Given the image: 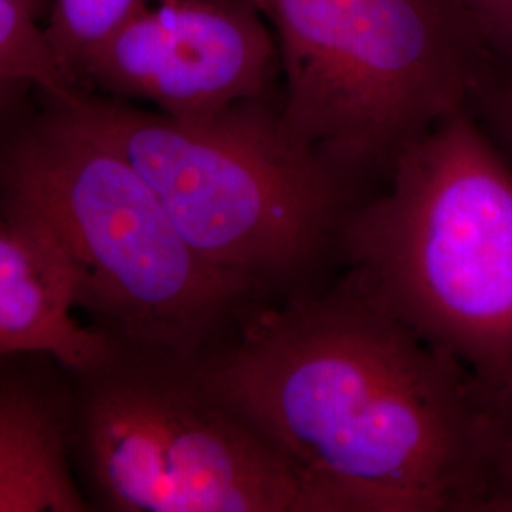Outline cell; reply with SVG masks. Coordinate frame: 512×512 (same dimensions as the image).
<instances>
[{
	"label": "cell",
	"mask_w": 512,
	"mask_h": 512,
	"mask_svg": "<svg viewBox=\"0 0 512 512\" xmlns=\"http://www.w3.org/2000/svg\"><path fill=\"white\" fill-rule=\"evenodd\" d=\"M202 361L321 512H459L473 376L344 275L262 304Z\"/></svg>",
	"instance_id": "cell-1"
},
{
	"label": "cell",
	"mask_w": 512,
	"mask_h": 512,
	"mask_svg": "<svg viewBox=\"0 0 512 512\" xmlns=\"http://www.w3.org/2000/svg\"><path fill=\"white\" fill-rule=\"evenodd\" d=\"M0 217L59 256L78 313L118 340L203 355L266 304L198 256L65 90L0 86Z\"/></svg>",
	"instance_id": "cell-2"
},
{
	"label": "cell",
	"mask_w": 512,
	"mask_h": 512,
	"mask_svg": "<svg viewBox=\"0 0 512 512\" xmlns=\"http://www.w3.org/2000/svg\"><path fill=\"white\" fill-rule=\"evenodd\" d=\"M65 93L78 116L143 175L211 268L264 302L321 285L361 196L294 143L279 93L196 118L80 88Z\"/></svg>",
	"instance_id": "cell-3"
},
{
	"label": "cell",
	"mask_w": 512,
	"mask_h": 512,
	"mask_svg": "<svg viewBox=\"0 0 512 512\" xmlns=\"http://www.w3.org/2000/svg\"><path fill=\"white\" fill-rule=\"evenodd\" d=\"M384 183L344 220V277L476 378L512 374L511 162L461 109Z\"/></svg>",
	"instance_id": "cell-4"
},
{
	"label": "cell",
	"mask_w": 512,
	"mask_h": 512,
	"mask_svg": "<svg viewBox=\"0 0 512 512\" xmlns=\"http://www.w3.org/2000/svg\"><path fill=\"white\" fill-rule=\"evenodd\" d=\"M69 370L74 473L93 512H321L202 355L105 334Z\"/></svg>",
	"instance_id": "cell-5"
},
{
	"label": "cell",
	"mask_w": 512,
	"mask_h": 512,
	"mask_svg": "<svg viewBox=\"0 0 512 512\" xmlns=\"http://www.w3.org/2000/svg\"><path fill=\"white\" fill-rule=\"evenodd\" d=\"M266 18L283 126L357 192L469 109L492 63L452 0H270Z\"/></svg>",
	"instance_id": "cell-6"
},
{
	"label": "cell",
	"mask_w": 512,
	"mask_h": 512,
	"mask_svg": "<svg viewBox=\"0 0 512 512\" xmlns=\"http://www.w3.org/2000/svg\"><path fill=\"white\" fill-rule=\"evenodd\" d=\"M270 19L249 0H137L78 88L177 118L279 93Z\"/></svg>",
	"instance_id": "cell-7"
},
{
	"label": "cell",
	"mask_w": 512,
	"mask_h": 512,
	"mask_svg": "<svg viewBox=\"0 0 512 512\" xmlns=\"http://www.w3.org/2000/svg\"><path fill=\"white\" fill-rule=\"evenodd\" d=\"M0 512H93L73 463V380L46 353L0 359Z\"/></svg>",
	"instance_id": "cell-8"
},
{
	"label": "cell",
	"mask_w": 512,
	"mask_h": 512,
	"mask_svg": "<svg viewBox=\"0 0 512 512\" xmlns=\"http://www.w3.org/2000/svg\"><path fill=\"white\" fill-rule=\"evenodd\" d=\"M78 315L59 256L33 232L0 217V359L46 353L69 368L86 363L105 334Z\"/></svg>",
	"instance_id": "cell-9"
},
{
	"label": "cell",
	"mask_w": 512,
	"mask_h": 512,
	"mask_svg": "<svg viewBox=\"0 0 512 512\" xmlns=\"http://www.w3.org/2000/svg\"><path fill=\"white\" fill-rule=\"evenodd\" d=\"M459 512H512V374L473 376Z\"/></svg>",
	"instance_id": "cell-10"
},
{
	"label": "cell",
	"mask_w": 512,
	"mask_h": 512,
	"mask_svg": "<svg viewBox=\"0 0 512 512\" xmlns=\"http://www.w3.org/2000/svg\"><path fill=\"white\" fill-rule=\"evenodd\" d=\"M135 4L137 0H50L44 29L74 88L95 52L126 21Z\"/></svg>",
	"instance_id": "cell-11"
},
{
	"label": "cell",
	"mask_w": 512,
	"mask_h": 512,
	"mask_svg": "<svg viewBox=\"0 0 512 512\" xmlns=\"http://www.w3.org/2000/svg\"><path fill=\"white\" fill-rule=\"evenodd\" d=\"M10 84L74 88L54 54L44 21L19 0H0V86Z\"/></svg>",
	"instance_id": "cell-12"
},
{
	"label": "cell",
	"mask_w": 512,
	"mask_h": 512,
	"mask_svg": "<svg viewBox=\"0 0 512 512\" xmlns=\"http://www.w3.org/2000/svg\"><path fill=\"white\" fill-rule=\"evenodd\" d=\"M469 109L512 164V63L492 59Z\"/></svg>",
	"instance_id": "cell-13"
},
{
	"label": "cell",
	"mask_w": 512,
	"mask_h": 512,
	"mask_svg": "<svg viewBox=\"0 0 512 512\" xmlns=\"http://www.w3.org/2000/svg\"><path fill=\"white\" fill-rule=\"evenodd\" d=\"M452 2L490 57L501 63H512V0Z\"/></svg>",
	"instance_id": "cell-14"
},
{
	"label": "cell",
	"mask_w": 512,
	"mask_h": 512,
	"mask_svg": "<svg viewBox=\"0 0 512 512\" xmlns=\"http://www.w3.org/2000/svg\"><path fill=\"white\" fill-rule=\"evenodd\" d=\"M21 4H25L38 19L46 18L48 14V6H50V0H19Z\"/></svg>",
	"instance_id": "cell-15"
},
{
	"label": "cell",
	"mask_w": 512,
	"mask_h": 512,
	"mask_svg": "<svg viewBox=\"0 0 512 512\" xmlns=\"http://www.w3.org/2000/svg\"><path fill=\"white\" fill-rule=\"evenodd\" d=\"M249 2H253L256 8H260V10L264 12V16H266V10H268V6H270V0H249Z\"/></svg>",
	"instance_id": "cell-16"
}]
</instances>
